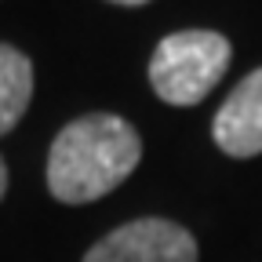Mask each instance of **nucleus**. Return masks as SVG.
Returning a JSON list of instances; mask_svg holds the SVG:
<instances>
[{"label":"nucleus","instance_id":"obj_1","mask_svg":"<svg viewBox=\"0 0 262 262\" xmlns=\"http://www.w3.org/2000/svg\"><path fill=\"white\" fill-rule=\"evenodd\" d=\"M142 160V139L117 113L70 120L48 153V189L62 204H91L113 193Z\"/></svg>","mask_w":262,"mask_h":262},{"label":"nucleus","instance_id":"obj_2","mask_svg":"<svg viewBox=\"0 0 262 262\" xmlns=\"http://www.w3.org/2000/svg\"><path fill=\"white\" fill-rule=\"evenodd\" d=\"M233 48L215 29H182L164 37L149 58V84L168 106H196L226 77Z\"/></svg>","mask_w":262,"mask_h":262},{"label":"nucleus","instance_id":"obj_3","mask_svg":"<svg viewBox=\"0 0 262 262\" xmlns=\"http://www.w3.org/2000/svg\"><path fill=\"white\" fill-rule=\"evenodd\" d=\"M84 262H196V241L171 219H135L106 233Z\"/></svg>","mask_w":262,"mask_h":262},{"label":"nucleus","instance_id":"obj_4","mask_svg":"<svg viewBox=\"0 0 262 262\" xmlns=\"http://www.w3.org/2000/svg\"><path fill=\"white\" fill-rule=\"evenodd\" d=\"M215 146L237 160L262 153V70L248 73L219 106L211 124Z\"/></svg>","mask_w":262,"mask_h":262},{"label":"nucleus","instance_id":"obj_5","mask_svg":"<svg viewBox=\"0 0 262 262\" xmlns=\"http://www.w3.org/2000/svg\"><path fill=\"white\" fill-rule=\"evenodd\" d=\"M33 98V62L11 48L0 44V135L15 131V124L26 117Z\"/></svg>","mask_w":262,"mask_h":262},{"label":"nucleus","instance_id":"obj_6","mask_svg":"<svg viewBox=\"0 0 262 262\" xmlns=\"http://www.w3.org/2000/svg\"><path fill=\"white\" fill-rule=\"evenodd\" d=\"M4 193H8V164L0 157V201H4Z\"/></svg>","mask_w":262,"mask_h":262},{"label":"nucleus","instance_id":"obj_7","mask_svg":"<svg viewBox=\"0 0 262 262\" xmlns=\"http://www.w3.org/2000/svg\"><path fill=\"white\" fill-rule=\"evenodd\" d=\"M113 4H127V8H135V4H146V0H113Z\"/></svg>","mask_w":262,"mask_h":262}]
</instances>
